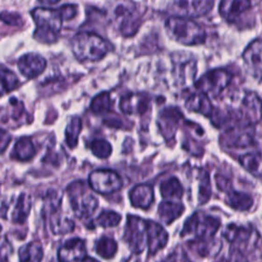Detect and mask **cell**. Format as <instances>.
<instances>
[{
	"label": "cell",
	"instance_id": "cell-4",
	"mask_svg": "<svg viewBox=\"0 0 262 262\" xmlns=\"http://www.w3.org/2000/svg\"><path fill=\"white\" fill-rule=\"evenodd\" d=\"M67 192L70 198L72 209L75 215L79 218L90 216L97 208L96 198L88 191L83 181L72 182L67 187Z\"/></svg>",
	"mask_w": 262,
	"mask_h": 262
},
{
	"label": "cell",
	"instance_id": "cell-36",
	"mask_svg": "<svg viewBox=\"0 0 262 262\" xmlns=\"http://www.w3.org/2000/svg\"><path fill=\"white\" fill-rule=\"evenodd\" d=\"M0 19L9 26L19 27L23 25V19H21L20 15L16 12L3 11L0 13Z\"/></svg>",
	"mask_w": 262,
	"mask_h": 262
},
{
	"label": "cell",
	"instance_id": "cell-12",
	"mask_svg": "<svg viewBox=\"0 0 262 262\" xmlns=\"http://www.w3.org/2000/svg\"><path fill=\"white\" fill-rule=\"evenodd\" d=\"M247 70L255 79L262 80V40H254L243 53Z\"/></svg>",
	"mask_w": 262,
	"mask_h": 262
},
{
	"label": "cell",
	"instance_id": "cell-37",
	"mask_svg": "<svg viewBox=\"0 0 262 262\" xmlns=\"http://www.w3.org/2000/svg\"><path fill=\"white\" fill-rule=\"evenodd\" d=\"M11 251L9 242L5 237H0V262H6Z\"/></svg>",
	"mask_w": 262,
	"mask_h": 262
},
{
	"label": "cell",
	"instance_id": "cell-23",
	"mask_svg": "<svg viewBox=\"0 0 262 262\" xmlns=\"http://www.w3.org/2000/svg\"><path fill=\"white\" fill-rule=\"evenodd\" d=\"M183 210L184 208L180 204L173 202H163L159 207V215L164 222L171 223L181 215Z\"/></svg>",
	"mask_w": 262,
	"mask_h": 262
},
{
	"label": "cell",
	"instance_id": "cell-42",
	"mask_svg": "<svg viewBox=\"0 0 262 262\" xmlns=\"http://www.w3.org/2000/svg\"><path fill=\"white\" fill-rule=\"evenodd\" d=\"M81 262H98V261L92 257H84Z\"/></svg>",
	"mask_w": 262,
	"mask_h": 262
},
{
	"label": "cell",
	"instance_id": "cell-5",
	"mask_svg": "<svg viewBox=\"0 0 262 262\" xmlns=\"http://www.w3.org/2000/svg\"><path fill=\"white\" fill-rule=\"evenodd\" d=\"M225 237L237 247V250L242 252L244 256L245 253H255L257 256L260 252L259 243L260 238L257 232L250 228H245L236 225H229L224 232Z\"/></svg>",
	"mask_w": 262,
	"mask_h": 262
},
{
	"label": "cell",
	"instance_id": "cell-25",
	"mask_svg": "<svg viewBox=\"0 0 262 262\" xmlns=\"http://www.w3.org/2000/svg\"><path fill=\"white\" fill-rule=\"evenodd\" d=\"M227 191V203L236 210L246 211L249 210L253 204V200L250 194L238 192L235 190H226Z\"/></svg>",
	"mask_w": 262,
	"mask_h": 262
},
{
	"label": "cell",
	"instance_id": "cell-15",
	"mask_svg": "<svg viewBox=\"0 0 262 262\" xmlns=\"http://www.w3.org/2000/svg\"><path fill=\"white\" fill-rule=\"evenodd\" d=\"M85 255L86 248L81 238H71L58 250L59 262H81Z\"/></svg>",
	"mask_w": 262,
	"mask_h": 262
},
{
	"label": "cell",
	"instance_id": "cell-11",
	"mask_svg": "<svg viewBox=\"0 0 262 262\" xmlns=\"http://www.w3.org/2000/svg\"><path fill=\"white\" fill-rule=\"evenodd\" d=\"M125 237L133 252H141L146 245V221L135 216H129Z\"/></svg>",
	"mask_w": 262,
	"mask_h": 262
},
{
	"label": "cell",
	"instance_id": "cell-7",
	"mask_svg": "<svg viewBox=\"0 0 262 262\" xmlns=\"http://www.w3.org/2000/svg\"><path fill=\"white\" fill-rule=\"evenodd\" d=\"M231 75L225 70H212L204 74L194 84L195 88L208 97L219 95L230 83Z\"/></svg>",
	"mask_w": 262,
	"mask_h": 262
},
{
	"label": "cell",
	"instance_id": "cell-14",
	"mask_svg": "<svg viewBox=\"0 0 262 262\" xmlns=\"http://www.w3.org/2000/svg\"><path fill=\"white\" fill-rule=\"evenodd\" d=\"M17 67L25 77L33 79L38 77L45 70L46 60L39 54L28 53L18 59Z\"/></svg>",
	"mask_w": 262,
	"mask_h": 262
},
{
	"label": "cell",
	"instance_id": "cell-21",
	"mask_svg": "<svg viewBox=\"0 0 262 262\" xmlns=\"http://www.w3.org/2000/svg\"><path fill=\"white\" fill-rule=\"evenodd\" d=\"M35 155V147L30 137H20L13 148V156L19 161H29Z\"/></svg>",
	"mask_w": 262,
	"mask_h": 262
},
{
	"label": "cell",
	"instance_id": "cell-19",
	"mask_svg": "<svg viewBox=\"0 0 262 262\" xmlns=\"http://www.w3.org/2000/svg\"><path fill=\"white\" fill-rule=\"evenodd\" d=\"M185 106L189 111L201 113L202 115L207 116V117L212 116V114H213V105H212L209 97L202 92L191 94L186 99Z\"/></svg>",
	"mask_w": 262,
	"mask_h": 262
},
{
	"label": "cell",
	"instance_id": "cell-1",
	"mask_svg": "<svg viewBox=\"0 0 262 262\" xmlns=\"http://www.w3.org/2000/svg\"><path fill=\"white\" fill-rule=\"evenodd\" d=\"M32 16L36 24L34 37L41 43H54L62 26V17L58 9L35 8L32 11Z\"/></svg>",
	"mask_w": 262,
	"mask_h": 262
},
{
	"label": "cell",
	"instance_id": "cell-6",
	"mask_svg": "<svg viewBox=\"0 0 262 262\" xmlns=\"http://www.w3.org/2000/svg\"><path fill=\"white\" fill-rule=\"evenodd\" d=\"M219 225L217 218L198 212L187 219L182 233L192 234L195 239H210L213 238Z\"/></svg>",
	"mask_w": 262,
	"mask_h": 262
},
{
	"label": "cell",
	"instance_id": "cell-39",
	"mask_svg": "<svg viewBox=\"0 0 262 262\" xmlns=\"http://www.w3.org/2000/svg\"><path fill=\"white\" fill-rule=\"evenodd\" d=\"M10 139H11L10 134L6 130L0 128V152H3L7 148L10 142Z\"/></svg>",
	"mask_w": 262,
	"mask_h": 262
},
{
	"label": "cell",
	"instance_id": "cell-16",
	"mask_svg": "<svg viewBox=\"0 0 262 262\" xmlns=\"http://www.w3.org/2000/svg\"><path fill=\"white\" fill-rule=\"evenodd\" d=\"M149 103V97L146 94L137 93V94H128L122 97L120 101V108L125 114H143Z\"/></svg>",
	"mask_w": 262,
	"mask_h": 262
},
{
	"label": "cell",
	"instance_id": "cell-27",
	"mask_svg": "<svg viewBox=\"0 0 262 262\" xmlns=\"http://www.w3.org/2000/svg\"><path fill=\"white\" fill-rule=\"evenodd\" d=\"M50 228L54 233L63 234L71 232L75 226L74 222L69 218H63L59 215H56V210L50 213Z\"/></svg>",
	"mask_w": 262,
	"mask_h": 262
},
{
	"label": "cell",
	"instance_id": "cell-3",
	"mask_svg": "<svg viewBox=\"0 0 262 262\" xmlns=\"http://www.w3.org/2000/svg\"><path fill=\"white\" fill-rule=\"evenodd\" d=\"M167 33L178 43L184 45H199L205 42L204 29L196 23L178 16L169 17L165 23Z\"/></svg>",
	"mask_w": 262,
	"mask_h": 262
},
{
	"label": "cell",
	"instance_id": "cell-35",
	"mask_svg": "<svg viewBox=\"0 0 262 262\" xmlns=\"http://www.w3.org/2000/svg\"><path fill=\"white\" fill-rule=\"evenodd\" d=\"M90 148L93 155L100 159H105L112 154V146L104 139H94L90 143Z\"/></svg>",
	"mask_w": 262,
	"mask_h": 262
},
{
	"label": "cell",
	"instance_id": "cell-17",
	"mask_svg": "<svg viewBox=\"0 0 262 262\" xmlns=\"http://www.w3.org/2000/svg\"><path fill=\"white\" fill-rule=\"evenodd\" d=\"M168 241V234L164 228L154 222L146 221V246H148L149 253L154 254L162 249Z\"/></svg>",
	"mask_w": 262,
	"mask_h": 262
},
{
	"label": "cell",
	"instance_id": "cell-28",
	"mask_svg": "<svg viewBox=\"0 0 262 262\" xmlns=\"http://www.w3.org/2000/svg\"><path fill=\"white\" fill-rule=\"evenodd\" d=\"M82 129V122L79 117H73L66 127V141L67 144L73 148L78 143V137Z\"/></svg>",
	"mask_w": 262,
	"mask_h": 262
},
{
	"label": "cell",
	"instance_id": "cell-33",
	"mask_svg": "<svg viewBox=\"0 0 262 262\" xmlns=\"http://www.w3.org/2000/svg\"><path fill=\"white\" fill-rule=\"evenodd\" d=\"M96 252L103 258H111L117 252V244L113 238L103 236L97 242Z\"/></svg>",
	"mask_w": 262,
	"mask_h": 262
},
{
	"label": "cell",
	"instance_id": "cell-41",
	"mask_svg": "<svg viewBox=\"0 0 262 262\" xmlns=\"http://www.w3.org/2000/svg\"><path fill=\"white\" fill-rule=\"evenodd\" d=\"M39 1L44 5H53V4H56L59 0H39Z\"/></svg>",
	"mask_w": 262,
	"mask_h": 262
},
{
	"label": "cell",
	"instance_id": "cell-8",
	"mask_svg": "<svg viewBox=\"0 0 262 262\" xmlns=\"http://www.w3.org/2000/svg\"><path fill=\"white\" fill-rule=\"evenodd\" d=\"M213 0H172L169 6L171 13L178 17H199L209 12Z\"/></svg>",
	"mask_w": 262,
	"mask_h": 262
},
{
	"label": "cell",
	"instance_id": "cell-26",
	"mask_svg": "<svg viewBox=\"0 0 262 262\" xmlns=\"http://www.w3.org/2000/svg\"><path fill=\"white\" fill-rule=\"evenodd\" d=\"M226 143L233 147H246L252 144V136L246 130H230L226 133Z\"/></svg>",
	"mask_w": 262,
	"mask_h": 262
},
{
	"label": "cell",
	"instance_id": "cell-34",
	"mask_svg": "<svg viewBox=\"0 0 262 262\" xmlns=\"http://www.w3.org/2000/svg\"><path fill=\"white\" fill-rule=\"evenodd\" d=\"M121 215L114 211H103L96 219L95 224L102 227H112L119 224Z\"/></svg>",
	"mask_w": 262,
	"mask_h": 262
},
{
	"label": "cell",
	"instance_id": "cell-22",
	"mask_svg": "<svg viewBox=\"0 0 262 262\" xmlns=\"http://www.w3.org/2000/svg\"><path fill=\"white\" fill-rule=\"evenodd\" d=\"M43 258L42 246L32 242L19 250V262H41Z\"/></svg>",
	"mask_w": 262,
	"mask_h": 262
},
{
	"label": "cell",
	"instance_id": "cell-13",
	"mask_svg": "<svg viewBox=\"0 0 262 262\" xmlns=\"http://www.w3.org/2000/svg\"><path fill=\"white\" fill-rule=\"evenodd\" d=\"M242 119L246 123H256L262 119V100L253 92L247 93L239 110Z\"/></svg>",
	"mask_w": 262,
	"mask_h": 262
},
{
	"label": "cell",
	"instance_id": "cell-40",
	"mask_svg": "<svg viewBox=\"0 0 262 262\" xmlns=\"http://www.w3.org/2000/svg\"><path fill=\"white\" fill-rule=\"evenodd\" d=\"M217 262H247V260L241 253L234 252L233 254H230L228 257L221 258Z\"/></svg>",
	"mask_w": 262,
	"mask_h": 262
},
{
	"label": "cell",
	"instance_id": "cell-18",
	"mask_svg": "<svg viewBox=\"0 0 262 262\" xmlns=\"http://www.w3.org/2000/svg\"><path fill=\"white\" fill-rule=\"evenodd\" d=\"M251 6L250 0H221L219 12L227 21H234Z\"/></svg>",
	"mask_w": 262,
	"mask_h": 262
},
{
	"label": "cell",
	"instance_id": "cell-2",
	"mask_svg": "<svg viewBox=\"0 0 262 262\" xmlns=\"http://www.w3.org/2000/svg\"><path fill=\"white\" fill-rule=\"evenodd\" d=\"M110 49L105 40L94 33L82 32L73 39V52L82 61H97L105 56Z\"/></svg>",
	"mask_w": 262,
	"mask_h": 262
},
{
	"label": "cell",
	"instance_id": "cell-32",
	"mask_svg": "<svg viewBox=\"0 0 262 262\" xmlns=\"http://www.w3.org/2000/svg\"><path fill=\"white\" fill-rule=\"evenodd\" d=\"M112 105L111 96L107 92H102L98 95H96L90 104V108L95 114H103L108 112Z\"/></svg>",
	"mask_w": 262,
	"mask_h": 262
},
{
	"label": "cell",
	"instance_id": "cell-10",
	"mask_svg": "<svg viewBox=\"0 0 262 262\" xmlns=\"http://www.w3.org/2000/svg\"><path fill=\"white\" fill-rule=\"evenodd\" d=\"M90 187L103 194L112 193L122 186L120 176L112 170H96L89 175Z\"/></svg>",
	"mask_w": 262,
	"mask_h": 262
},
{
	"label": "cell",
	"instance_id": "cell-38",
	"mask_svg": "<svg viewBox=\"0 0 262 262\" xmlns=\"http://www.w3.org/2000/svg\"><path fill=\"white\" fill-rule=\"evenodd\" d=\"M59 12L61 14V17L62 19L64 20H69V19H72L73 17L76 16L77 14V6L76 5H73V4H67V5H63L61 6L59 9Z\"/></svg>",
	"mask_w": 262,
	"mask_h": 262
},
{
	"label": "cell",
	"instance_id": "cell-30",
	"mask_svg": "<svg viewBox=\"0 0 262 262\" xmlns=\"http://www.w3.org/2000/svg\"><path fill=\"white\" fill-rule=\"evenodd\" d=\"M18 85L15 74L9 70H0V95L14 90Z\"/></svg>",
	"mask_w": 262,
	"mask_h": 262
},
{
	"label": "cell",
	"instance_id": "cell-31",
	"mask_svg": "<svg viewBox=\"0 0 262 262\" xmlns=\"http://www.w3.org/2000/svg\"><path fill=\"white\" fill-rule=\"evenodd\" d=\"M161 192L164 198H181L183 188L178 179L172 177L161 184Z\"/></svg>",
	"mask_w": 262,
	"mask_h": 262
},
{
	"label": "cell",
	"instance_id": "cell-29",
	"mask_svg": "<svg viewBox=\"0 0 262 262\" xmlns=\"http://www.w3.org/2000/svg\"><path fill=\"white\" fill-rule=\"evenodd\" d=\"M31 210V199L29 195L23 193L17 200L15 210L13 213V221L23 223L28 217Z\"/></svg>",
	"mask_w": 262,
	"mask_h": 262
},
{
	"label": "cell",
	"instance_id": "cell-20",
	"mask_svg": "<svg viewBox=\"0 0 262 262\" xmlns=\"http://www.w3.org/2000/svg\"><path fill=\"white\" fill-rule=\"evenodd\" d=\"M129 195L134 207L147 208L152 202V188L149 185L139 184L133 187Z\"/></svg>",
	"mask_w": 262,
	"mask_h": 262
},
{
	"label": "cell",
	"instance_id": "cell-9",
	"mask_svg": "<svg viewBox=\"0 0 262 262\" xmlns=\"http://www.w3.org/2000/svg\"><path fill=\"white\" fill-rule=\"evenodd\" d=\"M118 28L124 36H132L140 25V13L136 10L134 3L120 4L115 9Z\"/></svg>",
	"mask_w": 262,
	"mask_h": 262
},
{
	"label": "cell",
	"instance_id": "cell-24",
	"mask_svg": "<svg viewBox=\"0 0 262 262\" xmlns=\"http://www.w3.org/2000/svg\"><path fill=\"white\" fill-rule=\"evenodd\" d=\"M241 164L254 176L262 180V155L247 154L241 157Z\"/></svg>",
	"mask_w": 262,
	"mask_h": 262
}]
</instances>
